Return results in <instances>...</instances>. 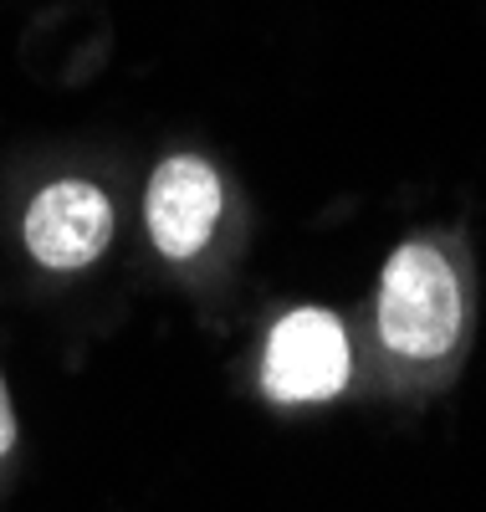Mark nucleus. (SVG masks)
I'll list each match as a JSON object with an SVG mask.
<instances>
[{"label": "nucleus", "instance_id": "nucleus-1", "mask_svg": "<svg viewBox=\"0 0 486 512\" xmlns=\"http://www.w3.org/2000/svg\"><path fill=\"white\" fill-rule=\"evenodd\" d=\"M379 338L400 359H440L461 338V287L435 246L405 241L389 256L379 287Z\"/></svg>", "mask_w": 486, "mask_h": 512}, {"label": "nucleus", "instance_id": "nucleus-2", "mask_svg": "<svg viewBox=\"0 0 486 512\" xmlns=\"http://www.w3.org/2000/svg\"><path fill=\"white\" fill-rule=\"evenodd\" d=\"M267 395L272 400H328L348 379V338L343 323L323 308L287 313L267 344Z\"/></svg>", "mask_w": 486, "mask_h": 512}, {"label": "nucleus", "instance_id": "nucleus-3", "mask_svg": "<svg viewBox=\"0 0 486 512\" xmlns=\"http://www.w3.org/2000/svg\"><path fill=\"white\" fill-rule=\"evenodd\" d=\"M108 241H113V205L87 180L47 185L26 210V246L52 272H77L98 262Z\"/></svg>", "mask_w": 486, "mask_h": 512}, {"label": "nucleus", "instance_id": "nucleus-4", "mask_svg": "<svg viewBox=\"0 0 486 512\" xmlns=\"http://www.w3.org/2000/svg\"><path fill=\"white\" fill-rule=\"evenodd\" d=\"M149 236L164 256L185 262L195 256L215 221H220V180L215 169L195 154H174L154 169V185H149Z\"/></svg>", "mask_w": 486, "mask_h": 512}, {"label": "nucleus", "instance_id": "nucleus-5", "mask_svg": "<svg viewBox=\"0 0 486 512\" xmlns=\"http://www.w3.org/2000/svg\"><path fill=\"white\" fill-rule=\"evenodd\" d=\"M16 441V415H11V395H6V384H0V456L11 451Z\"/></svg>", "mask_w": 486, "mask_h": 512}]
</instances>
